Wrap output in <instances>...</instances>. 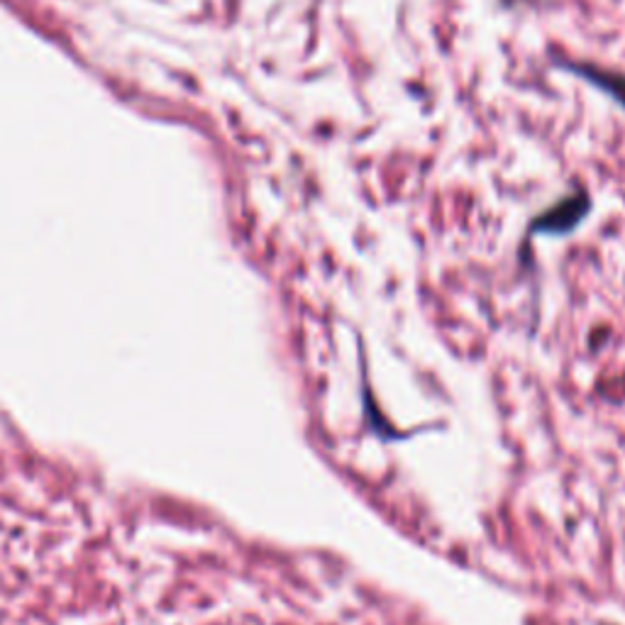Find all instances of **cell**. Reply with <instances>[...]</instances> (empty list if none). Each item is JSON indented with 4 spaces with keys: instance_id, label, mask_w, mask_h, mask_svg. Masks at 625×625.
<instances>
[{
    "instance_id": "cell-1",
    "label": "cell",
    "mask_w": 625,
    "mask_h": 625,
    "mask_svg": "<svg viewBox=\"0 0 625 625\" xmlns=\"http://www.w3.org/2000/svg\"><path fill=\"white\" fill-rule=\"evenodd\" d=\"M584 213H586V201L570 199L554 208V211L545 213V218H540L536 227L545 230V233H566V230H572L579 220H582Z\"/></svg>"
}]
</instances>
